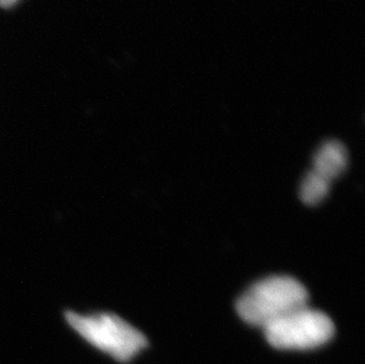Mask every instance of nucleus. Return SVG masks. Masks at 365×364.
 Returning <instances> with one entry per match:
<instances>
[{"label": "nucleus", "instance_id": "nucleus-1", "mask_svg": "<svg viewBox=\"0 0 365 364\" xmlns=\"http://www.w3.org/2000/svg\"><path fill=\"white\" fill-rule=\"evenodd\" d=\"M305 286L289 275H273L255 283L237 302V311L246 323L267 327L286 315L307 305Z\"/></svg>", "mask_w": 365, "mask_h": 364}, {"label": "nucleus", "instance_id": "nucleus-2", "mask_svg": "<svg viewBox=\"0 0 365 364\" xmlns=\"http://www.w3.org/2000/svg\"><path fill=\"white\" fill-rule=\"evenodd\" d=\"M70 328L86 343L118 362H129L148 345L145 335L110 313H81L68 311Z\"/></svg>", "mask_w": 365, "mask_h": 364}, {"label": "nucleus", "instance_id": "nucleus-3", "mask_svg": "<svg viewBox=\"0 0 365 364\" xmlns=\"http://www.w3.org/2000/svg\"><path fill=\"white\" fill-rule=\"evenodd\" d=\"M266 340L282 350H309L327 343L334 337L330 317L309 305L286 315L264 328Z\"/></svg>", "mask_w": 365, "mask_h": 364}, {"label": "nucleus", "instance_id": "nucleus-4", "mask_svg": "<svg viewBox=\"0 0 365 364\" xmlns=\"http://www.w3.org/2000/svg\"><path fill=\"white\" fill-rule=\"evenodd\" d=\"M348 165V151L341 142L329 141L318 149L310 172L319 179L329 182L344 172Z\"/></svg>", "mask_w": 365, "mask_h": 364}, {"label": "nucleus", "instance_id": "nucleus-5", "mask_svg": "<svg viewBox=\"0 0 365 364\" xmlns=\"http://www.w3.org/2000/svg\"><path fill=\"white\" fill-rule=\"evenodd\" d=\"M330 192V183L319 179L312 173H307L300 186V199L310 206L318 205Z\"/></svg>", "mask_w": 365, "mask_h": 364}, {"label": "nucleus", "instance_id": "nucleus-6", "mask_svg": "<svg viewBox=\"0 0 365 364\" xmlns=\"http://www.w3.org/2000/svg\"><path fill=\"white\" fill-rule=\"evenodd\" d=\"M18 0H0V6L11 7L14 6V4H17Z\"/></svg>", "mask_w": 365, "mask_h": 364}]
</instances>
